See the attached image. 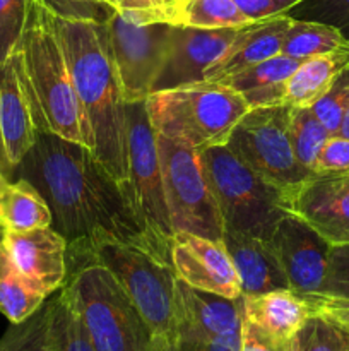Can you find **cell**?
Instances as JSON below:
<instances>
[{"instance_id":"obj_28","label":"cell","mask_w":349,"mask_h":351,"mask_svg":"<svg viewBox=\"0 0 349 351\" xmlns=\"http://www.w3.org/2000/svg\"><path fill=\"white\" fill-rule=\"evenodd\" d=\"M50 336L55 351H96L88 331L72 305L70 298L60 288V293L50 300Z\"/></svg>"},{"instance_id":"obj_44","label":"cell","mask_w":349,"mask_h":351,"mask_svg":"<svg viewBox=\"0 0 349 351\" xmlns=\"http://www.w3.org/2000/svg\"><path fill=\"white\" fill-rule=\"evenodd\" d=\"M337 136H342L346 137V139H349V106L348 110H346L344 117H342V122H341V127H339Z\"/></svg>"},{"instance_id":"obj_20","label":"cell","mask_w":349,"mask_h":351,"mask_svg":"<svg viewBox=\"0 0 349 351\" xmlns=\"http://www.w3.org/2000/svg\"><path fill=\"white\" fill-rule=\"evenodd\" d=\"M0 127L10 163L17 168L33 147L38 129L21 82L16 55L0 65Z\"/></svg>"},{"instance_id":"obj_13","label":"cell","mask_w":349,"mask_h":351,"mask_svg":"<svg viewBox=\"0 0 349 351\" xmlns=\"http://www.w3.org/2000/svg\"><path fill=\"white\" fill-rule=\"evenodd\" d=\"M242 27L201 29L171 24L170 50L153 93L204 81L205 72L224 57Z\"/></svg>"},{"instance_id":"obj_7","label":"cell","mask_w":349,"mask_h":351,"mask_svg":"<svg viewBox=\"0 0 349 351\" xmlns=\"http://www.w3.org/2000/svg\"><path fill=\"white\" fill-rule=\"evenodd\" d=\"M62 288L96 351H156L147 322L105 266L86 264L68 271Z\"/></svg>"},{"instance_id":"obj_23","label":"cell","mask_w":349,"mask_h":351,"mask_svg":"<svg viewBox=\"0 0 349 351\" xmlns=\"http://www.w3.org/2000/svg\"><path fill=\"white\" fill-rule=\"evenodd\" d=\"M301 62L303 60L281 53L252 65L231 77H226L221 82L238 91L246 99L250 108L283 105L284 81L300 67Z\"/></svg>"},{"instance_id":"obj_42","label":"cell","mask_w":349,"mask_h":351,"mask_svg":"<svg viewBox=\"0 0 349 351\" xmlns=\"http://www.w3.org/2000/svg\"><path fill=\"white\" fill-rule=\"evenodd\" d=\"M170 351H240V345L228 341H174Z\"/></svg>"},{"instance_id":"obj_12","label":"cell","mask_w":349,"mask_h":351,"mask_svg":"<svg viewBox=\"0 0 349 351\" xmlns=\"http://www.w3.org/2000/svg\"><path fill=\"white\" fill-rule=\"evenodd\" d=\"M174 319V341H228L240 345L243 298H226L177 280Z\"/></svg>"},{"instance_id":"obj_38","label":"cell","mask_w":349,"mask_h":351,"mask_svg":"<svg viewBox=\"0 0 349 351\" xmlns=\"http://www.w3.org/2000/svg\"><path fill=\"white\" fill-rule=\"evenodd\" d=\"M310 302L313 314L322 315L328 322L341 329L349 341V298L328 297L322 293L305 295Z\"/></svg>"},{"instance_id":"obj_14","label":"cell","mask_w":349,"mask_h":351,"mask_svg":"<svg viewBox=\"0 0 349 351\" xmlns=\"http://www.w3.org/2000/svg\"><path fill=\"white\" fill-rule=\"evenodd\" d=\"M269 242L291 290L301 295L322 293L331 243L320 233L289 213L277 223Z\"/></svg>"},{"instance_id":"obj_21","label":"cell","mask_w":349,"mask_h":351,"mask_svg":"<svg viewBox=\"0 0 349 351\" xmlns=\"http://www.w3.org/2000/svg\"><path fill=\"white\" fill-rule=\"evenodd\" d=\"M243 298V317L276 338L293 341L313 315L307 297L293 290H276Z\"/></svg>"},{"instance_id":"obj_9","label":"cell","mask_w":349,"mask_h":351,"mask_svg":"<svg viewBox=\"0 0 349 351\" xmlns=\"http://www.w3.org/2000/svg\"><path fill=\"white\" fill-rule=\"evenodd\" d=\"M289 112L287 105L250 108L233 127L226 146L255 173L293 195L317 173L305 168L294 156Z\"/></svg>"},{"instance_id":"obj_27","label":"cell","mask_w":349,"mask_h":351,"mask_svg":"<svg viewBox=\"0 0 349 351\" xmlns=\"http://www.w3.org/2000/svg\"><path fill=\"white\" fill-rule=\"evenodd\" d=\"M346 47H349V41L335 27L315 21L293 19L284 36L281 53L305 60Z\"/></svg>"},{"instance_id":"obj_22","label":"cell","mask_w":349,"mask_h":351,"mask_svg":"<svg viewBox=\"0 0 349 351\" xmlns=\"http://www.w3.org/2000/svg\"><path fill=\"white\" fill-rule=\"evenodd\" d=\"M346 67H349V47L305 58L284 81L283 105L311 106L328 91Z\"/></svg>"},{"instance_id":"obj_41","label":"cell","mask_w":349,"mask_h":351,"mask_svg":"<svg viewBox=\"0 0 349 351\" xmlns=\"http://www.w3.org/2000/svg\"><path fill=\"white\" fill-rule=\"evenodd\" d=\"M113 9L137 21H157L156 0H115Z\"/></svg>"},{"instance_id":"obj_8","label":"cell","mask_w":349,"mask_h":351,"mask_svg":"<svg viewBox=\"0 0 349 351\" xmlns=\"http://www.w3.org/2000/svg\"><path fill=\"white\" fill-rule=\"evenodd\" d=\"M127 147H129V178L127 189L139 219L146 228L159 259L171 263L174 232L171 228L164 195L157 134L153 129L146 99L125 103Z\"/></svg>"},{"instance_id":"obj_1","label":"cell","mask_w":349,"mask_h":351,"mask_svg":"<svg viewBox=\"0 0 349 351\" xmlns=\"http://www.w3.org/2000/svg\"><path fill=\"white\" fill-rule=\"evenodd\" d=\"M19 168L23 178L47 199L53 215L51 226L64 237L67 249L127 243L159 257L127 184L112 177L86 146L38 132Z\"/></svg>"},{"instance_id":"obj_10","label":"cell","mask_w":349,"mask_h":351,"mask_svg":"<svg viewBox=\"0 0 349 351\" xmlns=\"http://www.w3.org/2000/svg\"><path fill=\"white\" fill-rule=\"evenodd\" d=\"M164 195L174 233L222 242L221 213L202 171L198 151L157 136Z\"/></svg>"},{"instance_id":"obj_40","label":"cell","mask_w":349,"mask_h":351,"mask_svg":"<svg viewBox=\"0 0 349 351\" xmlns=\"http://www.w3.org/2000/svg\"><path fill=\"white\" fill-rule=\"evenodd\" d=\"M233 2L250 23H259V21L284 16L303 0H233Z\"/></svg>"},{"instance_id":"obj_25","label":"cell","mask_w":349,"mask_h":351,"mask_svg":"<svg viewBox=\"0 0 349 351\" xmlns=\"http://www.w3.org/2000/svg\"><path fill=\"white\" fill-rule=\"evenodd\" d=\"M50 297L41 288L31 283L10 263L3 247V233L0 237V312L10 324L26 321Z\"/></svg>"},{"instance_id":"obj_47","label":"cell","mask_w":349,"mask_h":351,"mask_svg":"<svg viewBox=\"0 0 349 351\" xmlns=\"http://www.w3.org/2000/svg\"><path fill=\"white\" fill-rule=\"evenodd\" d=\"M5 180H9V178H5V177H3V175H2V173H0V185H2V184H3V182H5Z\"/></svg>"},{"instance_id":"obj_34","label":"cell","mask_w":349,"mask_h":351,"mask_svg":"<svg viewBox=\"0 0 349 351\" xmlns=\"http://www.w3.org/2000/svg\"><path fill=\"white\" fill-rule=\"evenodd\" d=\"M348 106H349V67H346L344 71L337 75L334 84L328 88V91L325 93L320 99H317L310 108L311 112L315 113V117L320 120L322 125H324L332 136H335V134L339 132L342 117H344Z\"/></svg>"},{"instance_id":"obj_16","label":"cell","mask_w":349,"mask_h":351,"mask_svg":"<svg viewBox=\"0 0 349 351\" xmlns=\"http://www.w3.org/2000/svg\"><path fill=\"white\" fill-rule=\"evenodd\" d=\"M291 213L331 245L349 243V171L313 175L293 192Z\"/></svg>"},{"instance_id":"obj_29","label":"cell","mask_w":349,"mask_h":351,"mask_svg":"<svg viewBox=\"0 0 349 351\" xmlns=\"http://www.w3.org/2000/svg\"><path fill=\"white\" fill-rule=\"evenodd\" d=\"M289 136L296 160L305 168L313 171L315 161L332 134L322 125L310 106H291Z\"/></svg>"},{"instance_id":"obj_5","label":"cell","mask_w":349,"mask_h":351,"mask_svg":"<svg viewBox=\"0 0 349 351\" xmlns=\"http://www.w3.org/2000/svg\"><path fill=\"white\" fill-rule=\"evenodd\" d=\"M146 105L157 136L195 151L226 144L233 127L250 110L238 91L205 79L153 93Z\"/></svg>"},{"instance_id":"obj_32","label":"cell","mask_w":349,"mask_h":351,"mask_svg":"<svg viewBox=\"0 0 349 351\" xmlns=\"http://www.w3.org/2000/svg\"><path fill=\"white\" fill-rule=\"evenodd\" d=\"M294 351H349V341L341 329L313 314L294 336Z\"/></svg>"},{"instance_id":"obj_19","label":"cell","mask_w":349,"mask_h":351,"mask_svg":"<svg viewBox=\"0 0 349 351\" xmlns=\"http://www.w3.org/2000/svg\"><path fill=\"white\" fill-rule=\"evenodd\" d=\"M293 17L287 14L272 19L250 23L242 27L236 40L224 53L221 60L216 62L204 74L205 81L221 82L226 77L238 74L252 65L281 55L283 41Z\"/></svg>"},{"instance_id":"obj_18","label":"cell","mask_w":349,"mask_h":351,"mask_svg":"<svg viewBox=\"0 0 349 351\" xmlns=\"http://www.w3.org/2000/svg\"><path fill=\"white\" fill-rule=\"evenodd\" d=\"M222 245L228 250L229 259L238 274L242 297H253L289 288L286 274L270 242L224 230Z\"/></svg>"},{"instance_id":"obj_4","label":"cell","mask_w":349,"mask_h":351,"mask_svg":"<svg viewBox=\"0 0 349 351\" xmlns=\"http://www.w3.org/2000/svg\"><path fill=\"white\" fill-rule=\"evenodd\" d=\"M86 264H101L115 276L149 326L156 351H170L177 338V273L154 254L127 243H99L67 249V273Z\"/></svg>"},{"instance_id":"obj_2","label":"cell","mask_w":349,"mask_h":351,"mask_svg":"<svg viewBox=\"0 0 349 351\" xmlns=\"http://www.w3.org/2000/svg\"><path fill=\"white\" fill-rule=\"evenodd\" d=\"M82 113V144L115 177L127 184L125 99L105 23L53 14Z\"/></svg>"},{"instance_id":"obj_48","label":"cell","mask_w":349,"mask_h":351,"mask_svg":"<svg viewBox=\"0 0 349 351\" xmlns=\"http://www.w3.org/2000/svg\"><path fill=\"white\" fill-rule=\"evenodd\" d=\"M2 233H3V230H2V228H0V237H2Z\"/></svg>"},{"instance_id":"obj_24","label":"cell","mask_w":349,"mask_h":351,"mask_svg":"<svg viewBox=\"0 0 349 351\" xmlns=\"http://www.w3.org/2000/svg\"><path fill=\"white\" fill-rule=\"evenodd\" d=\"M53 225L47 199L26 178L0 185V228L27 232Z\"/></svg>"},{"instance_id":"obj_17","label":"cell","mask_w":349,"mask_h":351,"mask_svg":"<svg viewBox=\"0 0 349 351\" xmlns=\"http://www.w3.org/2000/svg\"><path fill=\"white\" fill-rule=\"evenodd\" d=\"M3 247L14 267L44 293L60 290L67 281V242L53 226L3 230Z\"/></svg>"},{"instance_id":"obj_31","label":"cell","mask_w":349,"mask_h":351,"mask_svg":"<svg viewBox=\"0 0 349 351\" xmlns=\"http://www.w3.org/2000/svg\"><path fill=\"white\" fill-rule=\"evenodd\" d=\"M31 0H0V65L19 51Z\"/></svg>"},{"instance_id":"obj_35","label":"cell","mask_w":349,"mask_h":351,"mask_svg":"<svg viewBox=\"0 0 349 351\" xmlns=\"http://www.w3.org/2000/svg\"><path fill=\"white\" fill-rule=\"evenodd\" d=\"M322 295L349 298V243L331 245Z\"/></svg>"},{"instance_id":"obj_36","label":"cell","mask_w":349,"mask_h":351,"mask_svg":"<svg viewBox=\"0 0 349 351\" xmlns=\"http://www.w3.org/2000/svg\"><path fill=\"white\" fill-rule=\"evenodd\" d=\"M48 9L60 17L88 19L105 23L115 9L94 0H41Z\"/></svg>"},{"instance_id":"obj_37","label":"cell","mask_w":349,"mask_h":351,"mask_svg":"<svg viewBox=\"0 0 349 351\" xmlns=\"http://www.w3.org/2000/svg\"><path fill=\"white\" fill-rule=\"evenodd\" d=\"M313 171L317 175L348 173L349 171V139L342 136H331L322 147Z\"/></svg>"},{"instance_id":"obj_46","label":"cell","mask_w":349,"mask_h":351,"mask_svg":"<svg viewBox=\"0 0 349 351\" xmlns=\"http://www.w3.org/2000/svg\"><path fill=\"white\" fill-rule=\"evenodd\" d=\"M94 2H99V3H105V5H109L113 9V2L115 0H94Z\"/></svg>"},{"instance_id":"obj_15","label":"cell","mask_w":349,"mask_h":351,"mask_svg":"<svg viewBox=\"0 0 349 351\" xmlns=\"http://www.w3.org/2000/svg\"><path fill=\"white\" fill-rule=\"evenodd\" d=\"M171 263L178 280L192 288L226 298L242 297L238 274L222 242L192 233H174Z\"/></svg>"},{"instance_id":"obj_11","label":"cell","mask_w":349,"mask_h":351,"mask_svg":"<svg viewBox=\"0 0 349 351\" xmlns=\"http://www.w3.org/2000/svg\"><path fill=\"white\" fill-rule=\"evenodd\" d=\"M105 26L123 99L125 103L147 99L166 62L171 24L166 21H137L113 10Z\"/></svg>"},{"instance_id":"obj_39","label":"cell","mask_w":349,"mask_h":351,"mask_svg":"<svg viewBox=\"0 0 349 351\" xmlns=\"http://www.w3.org/2000/svg\"><path fill=\"white\" fill-rule=\"evenodd\" d=\"M240 351H294V339L286 341V339L276 338L243 317Z\"/></svg>"},{"instance_id":"obj_33","label":"cell","mask_w":349,"mask_h":351,"mask_svg":"<svg viewBox=\"0 0 349 351\" xmlns=\"http://www.w3.org/2000/svg\"><path fill=\"white\" fill-rule=\"evenodd\" d=\"M287 16L328 24L349 41V0H303L294 5Z\"/></svg>"},{"instance_id":"obj_3","label":"cell","mask_w":349,"mask_h":351,"mask_svg":"<svg viewBox=\"0 0 349 351\" xmlns=\"http://www.w3.org/2000/svg\"><path fill=\"white\" fill-rule=\"evenodd\" d=\"M16 57L38 132L82 144V113L74 82L55 29L53 12L41 0H31Z\"/></svg>"},{"instance_id":"obj_45","label":"cell","mask_w":349,"mask_h":351,"mask_svg":"<svg viewBox=\"0 0 349 351\" xmlns=\"http://www.w3.org/2000/svg\"><path fill=\"white\" fill-rule=\"evenodd\" d=\"M177 2H178V0H156L157 12H159V14H157V21H159V16L164 12V10L170 9V7L174 5Z\"/></svg>"},{"instance_id":"obj_43","label":"cell","mask_w":349,"mask_h":351,"mask_svg":"<svg viewBox=\"0 0 349 351\" xmlns=\"http://www.w3.org/2000/svg\"><path fill=\"white\" fill-rule=\"evenodd\" d=\"M14 170H16V167H14L9 160V154H7L5 149V141H3L2 127H0V173L10 180V175L14 173Z\"/></svg>"},{"instance_id":"obj_30","label":"cell","mask_w":349,"mask_h":351,"mask_svg":"<svg viewBox=\"0 0 349 351\" xmlns=\"http://www.w3.org/2000/svg\"><path fill=\"white\" fill-rule=\"evenodd\" d=\"M50 300L26 321L10 324L0 338V351H55L50 336Z\"/></svg>"},{"instance_id":"obj_6","label":"cell","mask_w":349,"mask_h":351,"mask_svg":"<svg viewBox=\"0 0 349 351\" xmlns=\"http://www.w3.org/2000/svg\"><path fill=\"white\" fill-rule=\"evenodd\" d=\"M202 171L218 202L224 230L269 242L291 213V194L243 163L226 144L198 151Z\"/></svg>"},{"instance_id":"obj_26","label":"cell","mask_w":349,"mask_h":351,"mask_svg":"<svg viewBox=\"0 0 349 351\" xmlns=\"http://www.w3.org/2000/svg\"><path fill=\"white\" fill-rule=\"evenodd\" d=\"M159 21L201 29L242 27L250 24L233 0H178L161 14Z\"/></svg>"}]
</instances>
